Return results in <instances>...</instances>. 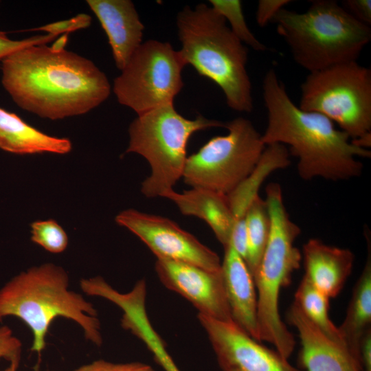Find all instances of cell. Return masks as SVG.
<instances>
[{"instance_id": "5b68a950", "label": "cell", "mask_w": 371, "mask_h": 371, "mask_svg": "<svg viewBox=\"0 0 371 371\" xmlns=\"http://www.w3.org/2000/svg\"><path fill=\"white\" fill-rule=\"evenodd\" d=\"M272 22L295 62L309 73L357 61L371 39L370 26L335 0L311 1L302 13L284 8Z\"/></svg>"}, {"instance_id": "7402d4cb", "label": "cell", "mask_w": 371, "mask_h": 371, "mask_svg": "<svg viewBox=\"0 0 371 371\" xmlns=\"http://www.w3.org/2000/svg\"><path fill=\"white\" fill-rule=\"evenodd\" d=\"M329 300L304 276L295 293L294 301L327 337L347 349L338 327L329 317Z\"/></svg>"}, {"instance_id": "ffe728a7", "label": "cell", "mask_w": 371, "mask_h": 371, "mask_svg": "<svg viewBox=\"0 0 371 371\" xmlns=\"http://www.w3.org/2000/svg\"><path fill=\"white\" fill-rule=\"evenodd\" d=\"M71 141L45 134L20 117L0 108V148L18 155L50 153L64 155L71 150Z\"/></svg>"}, {"instance_id": "f546056e", "label": "cell", "mask_w": 371, "mask_h": 371, "mask_svg": "<svg viewBox=\"0 0 371 371\" xmlns=\"http://www.w3.org/2000/svg\"><path fill=\"white\" fill-rule=\"evenodd\" d=\"M91 19L85 14H80L70 19L60 21L50 24L34 28L33 30H42L49 34L59 36L61 34H68L78 29L85 28L90 25Z\"/></svg>"}, {"instance_id": "7c38bea8", "label": "cell", "mask_w": 371, "mask_h": 371, "mask_svg": "<svg viewBox=\"0 0 371 371\" xmlns=\"http://www.w3.org/2000/svg\"><path fill=\"white\" fill-rule=\"evenodd\" d=\"M221 371H304L291 365L276 350L247 335L232 321L224 322L200 314Z\"/></svg>"}, {"instance_id": "277c9868", "label": "cell", "mask_w": 371, "mask_h": 371, "mask_svg": "<svg viewBox=\"0 0 371 371\" xmlns=\"http://www.w3.org/2000/svg\"><path fill=\"white\" fill-rule=\"evenodd\" d=\"M177 26L179 52L186 65L216 84L230 109L250 113L254 104L248 50L225 19L211 6L200 3L184 7L177 14Z\"/></svg>"}, {"instance_id": "83f0119b", "label": "cell", "mask_w": 371, "mask_h": 371, "mask_svg": "<svg viewBox=\"0 0 371 371\" xmlns=\"http://www.w3.org/2000/svg\"><path fill=\"white\" fill-rule=\"evenodd\" d=\"M58 36L47 33L23 40H12L6 32L0 31V60L12 52L32 45L47 44L55 39Z\"/></svg>"}, {"instance_id": "52a82bcc", "label": "cell", "mask_w": 371, "mask_h": 371, "mask_svg": "<svg viewBox=\"0 0 371 371\" xmlns=\"http://www.w3.org/2000/svg\"><path fill=\"white\" fill-rule=\"evenodd\" d=\"M213 127H225V123L201 115L188 119L173 103L137 115L129 126L126 153L142 155L150 166L149 176L142 183V193L148 198L163 197L173 190L183 177L188 139L195 132Z\"/></svg>"}, {"instance_id": "ba28073f", "label": "cell", "mask_w": 371, "mask_h": 371, "mask_svg": "<svg viewBox=\"0 0 371 371\" xmlns=\"http://www.w3.org/2000/svg\"><path fill=\"white\" fill-rule=\"evenodd\" d=\"M299 107L319 113L355 140L371 135V70L357 61L311 72Z\"/></svg>"}, {"instance_id": "1f68e13d", "label": "cell", "mask_w": 371, "mask_h": 371, "mask_svg": "<svg viewBox=\"0 0 371 371\" xmlns=\"http://www.w3.org/2000/svg\"><path fill=\"white\" fill-rule=\"evenodd\" d=\"M341 5L356 20L370 26V0H344Z\"/></svg>"}, {"instance_id": "603a6c76", "label": "cell", "mask_w": 371, "mask_h": 371, "mask_svg": "<svg viewBox=\"0 0 371 371\" xmlns=\"http://www.w3.org/2000/svg\"><path fill=\"white\" fill-rule=\"evenodd\" d=\"M245 221L247 250L245 262L253 278L267 245L270 232V218L265 200L258 195L248 207Z\"/></svg>"}, {"instance_id": "4fadbf2b", "label": "cell", "mask_w": 371, "mask_h": 371, "mask_svg": "<svg viewBox=\"0 0 371 371\" xmlns=\"http://www.w3.org/2000/svg\"><path fill=\"white\" fill-rule=\"evenodd\" d=\"M155 271L162 284L188 300L198 314L232 321L220 271L170 260L157 259Z\"/></svg>"}, {"instance_id": "30bf717a", "label": "cell", "mask_w": 371, "mask_h": 371, "mask_svg": "<svg viewBox=\"0 0 371 371\" xmlns=\"http://www.w3.org/2000/svg\"><path fill=\"white\" fill-rule=\"evenodd\" d=\"M186 65L179 50L169 43L145 41L114 80L113 92L120 104L137 115L172 104L183 86Z\"/></svg>"}, {"instance_id": "d6a6232c", "label": "cell", "mask_w": 371, "mask_h": 371, "mask_svg": "<svg viewBox=\"0 0 371 371\" xmlns=\"http://www.w3.org/2000/svg\"><path fill=\"white\" fill-rule=\"evenodd\" d=\"M359 359L362 371H371V328L365 333L361 339Z\"/></svg>"}, {"instance_id": "5bb4252c", "label": "cell", "mask_w": 371, "mask_h": 371, "mask_svg": "<svg viewBox=\"0 0 371 371\" xmlns=\"http://www.w3.org/2000/svg\"><path fill=\"white\" fill-rule=\"evenodd\" d=\"M288 322L298 331L299 361L304 371H362L348 350L327 337L294 301L286 313Z\"/></svg>"}, {"instance_id": "484cf974", "label": "cell", "mask_w": 371, "mask_h": 371, "mask_svg": "<svg viewBox=\"0 0 371 371\" xmlns=\"http://www.w3.org/2000/svg\"><path fill=\"white\" fill-rule=\"evenodd\" d=\"M138 338L146 346L157 363L164 371H181L168 352L164 341L153 326L144 327L140 330Z\"/></svg>"}, {"instance_id": "f1b7e54d", "label": "cell", "mask_w": 371, "mask_h": 371, "mask_svg": "<svg viewBox=\"0 0 371 371\" xmlns=\"http://www.w3.org/2000/svg\"><path fill=\"white\" fill-rule=\"evenodd\" d=\"M22 344L8 326H0V359L21 360Z\"/></svg>"}, {"instance_id": "6da1fadb", "label": "cell", "mask_w": 371, "mask_h": 371, "mask_svg": "<svg viewBox=\"0 0 371 371\" xmlns=\"http://www.w3.org/2000/svg\"><path fill=\"white\" fill-rule=\"evenodd\" d=\"M54 44L32 45L1 61L2 85L22 109L52 120L87 113L104 102L111 85L91 60Z\"/></svg>"}, {"instance_id": "836d02e7", "label": "cell", "mask_w": 371, "mask_h": 371, "mask_svg": "<svg viewBox=\"0 0 371 371\" xmlns=\"http://www.w3.org/2000/svg\"><path fill=\"white\" fill-rule=\"evenodd\" d=\"M21 360H14L9 362V365L3 371H18Z\"/></svg>"}, {"instance_id": "9a60e30c", "label": "cell", "mask_w": 371, "mask_h": 371, "mask_svg": "<svg viewBox=\"0 0 371 371\" xmlns=\"http://www.w3.org/2000/svg\"><path fill=\"white\" fill-rule=\"evenodd\" d=\"M106 32L115 64L122 71L143 43L144 25L130 0H87Z\"/></svg>"}, {"instance_id": "3957f363", "label": "cell", "mask_w": 371, "mask_h": 371, "mask_svg": "<svg viewBox=\"0 0 371 371\" xmlns=\"http://www.w3.org/2000/svg\"><path fill=\"white\" fill-rule=\"evenodd\" d=\"M8 317L21 320L31 330V350L41 354L53 322L63 317L76 322L86 340L102 344L100 322L93 304L69 289V278L51 262L16 275L0 289V322Z\"/></svg>"}, {"instance_id": "7a4b0ae2", "label": "cell", "mask_w": 371, "mask_h": 371, "mask_svg": "<svg viewBox=\"0 0 371 371\" xmlns=\"http://www.w3.org/2000/svg\"><path fill=\"white\" fill-rule=\"evenodd\" d=\"M262 98L267 124L262 142L265 146L277 143L288 146L289 155L297 158L301 179L337 181L362 174L363 165L358 157L370 158V150L354 144L326 116L295 105L274 69L264 76Z\"/></svg>"}, {"instance_id": "cb8c5ba5", "label": "cell", "mask_w": 371, "mask_h": 371, "mask_svg": "<svg viewBox=\"0 0 371 371\" xmlns=\"http://www.w3.org/2000/svg\"><path fill=\"white\" fill-rule=\"evenodd\" d=\"M211 7L220 14L228 23L234 36L244 45L256 51L267 49L249 28L243 12L242 3L239 0H210Z\"/></svg>"}, {"instance_id": "8fae6325", "label": "cell", "mask_w": 371, "mask_h": 371, "mask_svg": "<svg viewBox=\"0 0 371 371\" xmlns=\"http://www.w3.org/2000/svg\"><path fill=\"white\" fill-rule=\"evenodd\" d=\"M115 220L137 236L157 259L183 262L212 271L221 270L218 256L170 219L128 209Z\"/></svg>"}, {"instance_id": "e0dca14e", "label": "cell", "mask_w": 371, "mask_h": 371, "mask_svg": "<svg viewBox=\"0 0 371 371\" xmlns=\"http://www.w3.org/2000/svg\"><path fill=\"white\" fill-rule=\"evenodd\" d=\"M301 253L304 276L330 299L337 296L352 271L354 254L317 238L309 239Z\"/></svg>"}, {"instance_id": "8992f818", "label": "cell", "mask_w": 371, "mask_h": 371, "mask_svg": "<svg viewBox=\"0 0 371 371\" xmlns=\"http://www.w3.org/2000/svg\"><path fill=\"white\" fill-rule=\"evenodd\" d=\"M265 192L270 232L254 276L258 297V337L259 341L271 344L275 350L289 359L295 341L281 319L278 303L280 291L291 284L293 272L300 267L302 253L294 243L301 229L290 219L280 185L270 183Z\"/></svg>"}, {"instance_id": "9c48e42d", "label": "cell", "mask_w": 371, "mask_h": 371, "mask_svg": "<svg viewBox=\"0 0 371 371\" xmlns=\"http://www.w3.org/2000/svg\"><path fill=\"white\" fill-rule=\"evenodd\" d=\"M225 128L227 134L211 138L187 157L182 178L191 188L227 195L257 165L266 146L251 122L239 117Z\"/></svg>"}, {"instance_id": "d6986e66", "label": "cell", "mask_w": 371, "mask_h": 371, "mask_svg": "<svg viewBox=\"0 0 371 371\" xmlns=\"http://www.w3.org/2000/svg\"><path fill=\"white\" fill-rule=\"evenodd\" d=\"M364 236L367 243L366 261L353 288L344 319L338 327L348 352L361 368L359 345L371 324V237L368 227L364 228Z\"/></svg>"}, {"instance_id": "4316f807", "label": "cell", "mask_w": 371, "mask_h": 371, "mask_svg": "<svg viewBox=\"0 0 371 371\" xmlns=\"http://www.w3.org/2000/svg\"><path fill=\"white\" fill-rule=\"evenodd\" d=\"M73 371H155L149 365L141 362L114 363L103 359L84 364Z\"/></svg>"}, {"instance_id": "d4e9b609", "label": "cell", "mask_w": 371, "mask_h": 371, "mask_svg": "<svg viewBox=\"0 0 371 371\" xmlns=\"http://www.w3.org/2000/svg\"><path fill=\"white\" fill-rule=\"evenodd\" d=\"M31 240L52 254L63 252L69 239L64 229L54 219L36 221L30 225Z\"/></svg>"}, {"instance_id": "44dd1931", "label": "cell", "mask_w": 371, "mask_h": 371, "mask_svg": "<svg viewBox=\"0 0 371 371\" xmlns=\"http://www.w3.org/2000/svg\"><path fill=\"white\" fill-rule=\"evenodd\" d=\"M287 147L281 144L266 145L253 171L227 194L235 221L245 218L246 211L258 196L265 179L273 171L288 167L291 161Z\"/></svg>"}, {"instance_id": "4dcf8cb0", "label": "cell", "mask_w": 371, "mask_h": 371, "mask_svg": "<svg viewBox=\"0 0 371 371\" xmlns=\"http://www.w3.org/2000/svg\"><path fill=\"white\" fill-rule=\"evenodd\" d=\"M292 1L290 0H260L256 12V20L260 27L266 26L272 21L278 12Z\"/></svg>"}, {"instance_id": "ac0fdd59", "label": "cell", "mask_w": 371, "mask_h": 371, "mask_svg": "<svg viewBox=\"0 0 371 371\" xmlns=\"http://www.w3.org/2000/svg\"><path fill=\"white\" fill-rule=\"evenodd\" d=\"M163 197L171 200L183 215L203 220L223 247L229 243L235 221L227 195L205 188H192L181 193L173 190Z\"/></svg>"}, {"instance_id": "2e32d148", "label": "cell", "mask_w": 371, "mask_h": 371, "mask_svg": "<svg viewBox=\"0 0 371 371\" xmlns=\"http://www.w3.org/2000/svg\"><path fill=\"white\" fill-rule=\"evenodd\" d=\"M221 275L232 322L259 341L255 282L245 260L230 243L224 247Z\"/></svg>"}]
</instances>
